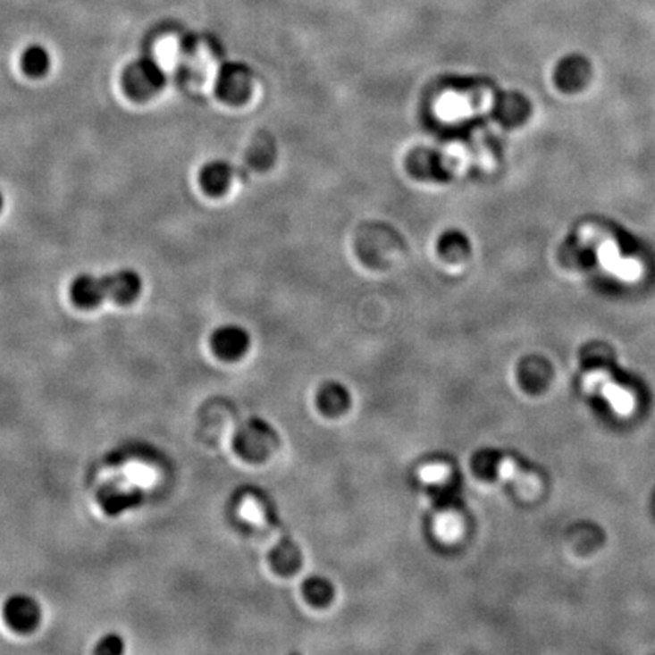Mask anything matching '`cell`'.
Returning a JSON list of instances; mask_svg holds the SVG:
<instances>
[{
  "mask_svg": "<svg viewBox=\"0 0 655 655\" xmlns=\"http://www.w3.org/2000/svg\"><path fill=\"white\" fill-rule=\"evenodd\" d=\"M581 387L587 395L598 396L606 400L610 410L617 417L626 419L634 415L637 399L634 393L619 384L609 372L604 369H593L584 374L581 380Z\"/></svg>",
  "mask_w": 655,
  "mask_h": 655,
  "instance_id": "obj_1",
  "label": "cell"
},
{
  "mask_svg": "<svg viewBox=\"0 0 655 655\" xmlns=\"http://www.w3.org/2000/svg\"><path fill=\"white\" fill-rule=\"evenodd\" d=\"M123 88L130 97L136 100H147L163 90L165 75L155 60L141 58L130 63L125 69Z\"/></svg>",
  "mask_w": 655,
  "mask_h": 655,
  "instance_id": "obj_2",
  "label": "cell"
},
{
  "mask_svg": "<svg viewBox=\"0 0 655 655\" xmlns=\"http://www.w3.org/2000/svg\"><path fill=\"white\" fill-rule=\"evenodd\" d=\"M276 441L275 431L272 430L269 424L252 419L243 424L235 434L234 446L241 458L250 463H260L271 456Z\"/></svg>",
  "mask_w": 655,
  "mask_h": 655,
  "instance_id": "obj_3",
  "label": "cell"
},
{
  "mask_svg": "<svg viewBox=\"0 0 655 655\" xmlns=\"http://www.w3.org/2000/svg\"><path fill=\"white\" fill-rule=\"evenodd\" d=\"M254 75L249 67L240 63H230L222 67L217 80H215V93L226 104L240 105L252 91Z\"/></svg>",
  "mask_w": 655,
  "mask_h": 655,
  "instance_id": "obj_4",
  "label": "cell"
},
{
  "mask_svg": "<svg viewBox=\"0 0 655 655\" xmlns=\"http://www.w3.org/2000/svg\"><path fill=\"white\" fill-rule=\"evenodd\" d=\"M4 617L11 630L29 634L40 626L43 610L34 596L26 593L11 595L4 604Z\"/></svg>",
  "mask_w": 655,
  "mask_h": 655,
  "instance_id": "obj_5",
  "label": "cell"
},
{
  "mask_svg": "<svg viewBox=\"0 0 655 655\" xmlns=\"http://www.w3.org/2000/svg\"><path fill=\"white\" fill-rule=\"evenodd\" d=\"M598 261L607 273L624 282H637L643 273L641 263L634 258L622 256L619 246L613 240L600 241L598 246Z\"/></svg>",
  "mask_w": 655,
  "mask_h": 655,
  "instance_id": "obj_6",
  "label": "cell"
},
{
  "mask_svg": "<svg viewBox=\"0 0 655 655\" xmlns=\"http://www.w3.org/2000/svg\"><path fill=\"white\" fill-rule=\"evenodd\" d=\"M210 345L221 360H240L249 349V332L243 326L222 325L211 334Z\"/></svg>",
  "mask_w": 655,
  "mask_h": 655,
  "instance_id": "obj_7",
  "label": "cell"
},
{
  "mask_svg": "<svg viewBox=\"0 0 655 655\" xmlns=\"http://www.w3.org/2000/svg\"><path fill=\"white\" fill-rule=\"evenodd\" d=\"M71 300L80 308H95L110 298V285L105 276L90 273L76 276L71 285Z\"/></svg>",
  "mask_w": 655,
  "mask_h": 655,
  "instance_id": "obj_8",
  "label": "cell"
},
{
  "mask_svg": "<svg viewBox=\"0 0 655 655\" xmlns=\"http://www.w3.org/2000/svg\"><path fill=\"white\" fill-rule=\"evenodd\" d=\"M498 476L506 480L507 483H511L519 491L520 495L526 496V498H535L541 491V480L534 474L522 469L519 463L510 457H502Z\"/></svg>",
  "mask_w": 655,
  "mask_h": 655,
  "instance_id": "obj_9",
  "label": "cell"
},
{
  "mask_svg": "<svg viewBox=\"0 0 655 655\" xmlns=\"http://www.w3.org/2000/svg\"><path fill=\"white\" fill-rule=\"evenodd\" d=\"M110 284V299L122 306H128L139 298L141 291V278L136 271L123 269L106 275Z\"/></svg>",
  "mask_w": 655,
  "mask_h": 655,
  "instance_id": "obj_10",
  "label": "cell"
},
{
  "mask_svg": "<svg viewBox=\"0 0 655 655\" xmlns=\"http://www.w3.org/2000/svg\"><path fill=\"white\" fill-rule=\"evenodd\" d=\"M199 181L200 186L208 195H223L232 181V167L226 161H210L202 167Z\"/></svg>",
  "mask_w": 655,
  "mask_h": 655,
  "instance_id": "obj_11",
  "label": "cell"
},
{
  "mask_svg": "<svg viewBox=\"0 0 655 655\" xmlns=\"http://www.w3.org/2000/svg\"><path fill=\"white\" fill-rule=\"evenodd\" d=\"M350 404L349 393L337 382H328L317 393V407L323 415L334 417L348 410Z\"/></svg>",
  "mask_w": 655,
  "mask_h": 655,
  "instance_id": "obj_12",
  "label": "cell"
},
{
  "mask_svg": "<svg viewBox=\"0 0 655 655\" xmlns=\"http://www.w3.org/2000/svg\"><path fill=\"white\" fill-rule=\"evenodd\" d=\"M271 561L273 569L281 575H290L299 569L302 563L300 550L290 541H281L276 543L271 552Z\"/></svg>",
  "mask_w": 655,
  "mask_h": 655,
  "instance_id": "obj_13",
  "label": "cell"
},
{
  "mask_svg": "<svg viewBox=\"0 0 655 655\" xmlns=\"http://www.w3.org/2000/svg\"><path fill=\"white\" fill-rule=\"evenodd\" d=\"M437 250L445 260L460 261L469 254L470 241L463 231L448 230L439 237Z\"/></svg>",
  "mask_w": 655,
  "mask_h": 655,
  "instance_id": "obj_14",
  "label": "cell"
},
{
  "mask_svg": "<svg viewBox=\"0 0 655 655\" xmlns=\"http://www.w3.org/2000/svg\"><path fill=\"white\" fill-rule=\"evenodd\" d=\"M434 534L445 543H454L465 533V524L457 508H443L434 519Z\"/></svg>",
  "mask_w": 655,
  "mask_h": 655,
  "instance_id": "obj_15",
  "label": "cell"
},
{
  "mask_svg": "<svg viewBox=\"0 0 655 655\" xmlns=\"http://www.w3.org/2000/svg\"><path fill=\"white\" fill-rule=\"evenodd\" d=\"M410 172L422 180H441L443 165L435 152L417 150L411 155Z\"/></svg>",
  "mask_w": 655,
  "mask_h": 655,
  "instance_id": "obj_16",
  "label": "cell"
},
{
  "mask_svg": "<svg viewBox=\"0 0 655 655\" xmlns=\"http://www.w3.org/2000/svg\"><path fill=\"white\" fill-rule=\"evenodd\" d=\"M493 113H495L496 121L500 122L502 125H516L520 119H524V113H525L524 100L515 93H506L496 99Z\"/></svg>",
  "mask_w": 655,
  "mask_h": 655,
  "instance_id": "obj_17",
  "label": "cell"
},
{
  "mask_svg": "<svg viewBox=\"0 0 655 655\" xmlns=\"http://www.w3.org/2000/svg\"><path fill=\"white\" fill-rule=\"evenodd\" d=\"M302 593L311 606L322 609L334 598V587L323 576H310L302 585Z\"/></svg>",
  "mask_w": 655,
  "mask_h": 655,
  "instance_id": "obj_18",
  "label": "cell"
},
{
  "mask_svg": "<svg viewBox=\"0 0 655 655\" xmlns=\"http://www.w3.org/2000/svg\"><path fill=\"white\" fill-rule=\"evenodd\" d=\"M50 56L47 50L41 46H29L21 55V69L25 71L26 75L32 78H40L45 76L46 71H49Z\"/></svg>",
  "mask_w": 655,
  "mask_h": 655,
  "instance_id": "obj_19",
  "label": "cell"
},
{
  "mask_svg": "<svg viewBox=\"0 0 655 655\" xmlns=\"http://www.w3.org/2000/svg\"><path fill=\"white\" fill-rule=\"evenodd\" d=\"M419 478L426 487H430L431 491H435L439 487L452 483V469L443 461H430L422 466L419 470Z\"/></svg>",
  "mask_w": 655,
  "mask_h": 655,
  "instance_id": "obj_20",
  "label": "cell"
},
{
  "mask_svg": "<svg viewBox=\"0 0 655 655\" xmlns=\"http://www.w3.org/2000/svg\"><path fill=\"white\" fill-rule=\"evenodd\" d=\"M502 457L491 449L478 450L472 458V469L483 480H495L500 474Z\"/></svg>",
  "mask_w": 655,
  "mask_h": 655,
  "instance_id": "obj_21",
  "label": "cell"
},
{
  "mask_svg": "<svg viewBox=\"0 0 655 655\" xmlns=\"http://www.w3.org/2000/svg\"><path fill=\"white\" fill-rule=\"evenodd\" d=\"M125 639L117 633H108L100 637L95 646V654L99 655H119L125 652Z\"/></svg>",
  "mask_w": 655,
  "mask_h": 655,
  "instance_id": "obj_22",
  "label": "cell"
},
{
  "mask_svg": "<svg viewBox=\"0 0 655 655\" xmlns=\"http://www.w3.org/2000/svg\"><path fill=\"white\" fill-rule=\"evenodd\" d=\"M2 206H4V196L0 193V210H2Z\"/></svg>",
  "mask_w": 655,
  "mask_h": 655,
  "instance_id": "obj_23",
  "label": "cell"
}]
</instances>
